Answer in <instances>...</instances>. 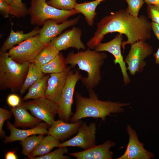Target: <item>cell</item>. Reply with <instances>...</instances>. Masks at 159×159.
Masks as SVG:
<instances>
[{
    "mask_svg": "<svg viewBox=\"0 0 159 159\" xmlns=\"http://www.w3.org/2000/svg\"><path fill=\"white\" fill-rule=\"evenodd\" d=\"M97 26L94 36L86 43L90 49H94L109 33L117 32L126 36L127 40L122 41L121 45L123 51L126 45L146 41L151 37V24L148 18L144 15L134 17L126 9L111 13L102 18Z\"/></svg>",
    "mask_w": 159,
    "mask_h": 159,
    "instance_id": "1",
    "label": "cell"
},
{
    "mask_svg": "<svg viewBox=\"0 0 159 159\" xmlns=\"http://www.w3.org/2000/svg\"><path fill=\"white\" fill-rule=\"evenodd\" d=\"M88 90V97L82 96L78 92L74 93L76 111L70 117V122L74 123L88 117L100 118L105 121L107 116L111 115L112 113H122L124 111L122 107L130 105L129 103L100 100L93 89Z\"/></svg>",
    "mask_w": 159,
    "mask_h": 159,
    "instance_id": "2",
    "label": "cell"
},
{
    "mask_svg": "<svg viewBox=\"0 0 159 159\" xmlns=\"http://www.w3.org/2000/svg\"><path fill=\"white\" fill-rule=\"evenodd\" d=\"M107 57L105 52L89 48L76 53L70 52L64 60L66 65L70 64L72 68L77 65L79 69L87 73V77H82L80 80L88 90L96 87L100 83L102 79L101 68Z\"/></svg>",
    "mask_w": 159,
    "mask_h": 159,
    "instance_id": "3",
    "label": "cell"
},
{
    "mask_svg": "<svg viewBox=\"0 0 159 159\" xmlns=\"http://www.w3.org/2000/svg\"><path fill=\"white\" fill-rule=\"evenodd\" d=\"M29 62L19 64L9 55L0 53V90L9 89L13 92L20 91L26 76Z\"/></svg>",
    "mask_w": 159,
    "mask_h": 159,
    "instance_id": "4",
    "label": "cell"
},
{
    "mask_svg": "<svg viewBox=\"0 0 159 159\" xmlns=\"http://www.w3.org/2000/svg\"><path fill=\"white\" fill-rule=\"evenodd\" d=\"M46 0H31L27 13L30 16L31 24L40 26L44 21L52 19L58 24L67 20L69 17L79 13L74 9L66 11L49 5Z\"/></svg>",
    "mask_w": 159,
    "mask_h": 159,
    "instance_id": "5",
    "label": "cell"
},
{
    "mask_svg": "<svg viewBox=\"0 0 159 159\" xmlns=\"http://www.w3.org/2000/svg\"><path fill=\"white\" fill-rule=\"evenodd\" d=\"M82 77L79 70H76L74 73L73 70H71L67 78L61 97L57 104V115L60 119L65 122H68L70 117L74 114L72 111V106L73 104L75 88L77 82Z\"/></svg>",
    "mask_w": 159,
    "mask_h": 159,
    "instance_id": "6",
    "label": "cell"
},
{
    "mask_svg": "<svg viewBox=\"0 0 159 159\" xmlns=\"http://www.w3.org/2000/svg\"><path fill=\"white\" fill-rule=\"evenodd\" d=\"M45 46L40 42L38 34L13 47L8 53L9 57L18 63L32 62Z\"/></svg>",
    "mask_w": 159,
    "mask_h": 159,
    "instance_id": "7",
    "label": "cell"
},
{
    "mask_svg": "<svg viewBox=\"0 0 159 159\" xmlns=\"http://www.w3.org/2000/svg\"><path fill=\"white\" fill-rule=\"evenodd\" d=\"M129 52L124 60L131 75L142 72L146 64L145 59L152 53V47L145 41H140L131 44Z\"/></svg>",
    "mask_w": 159,
    "mask_h": 159,
    "instance_id": "8",
    "label": "cell"
},
{
    "mask_svg": "<svg viewBox=\"0 0 159 159\" xmlns=\"http://www.w3.org/2000/svg\"><path fill=\"white\" fill-rule=\"evenodd\" d=\"M24 105L34 116L50 127L57 114V105L45 97L24 102Z\"/></svg>",
    "mask_w": 159,
    "mask_h": 159,
    "instance_id": "9",
    "label": "cell"
},
{
    "mask_svg": "<svg viewBox=\"0 0 159 159\" xmlns=\"http://www.w3.org/2000/svg\"><path fill=\"white\" fill-rule=\"evenodd\" d=\"M96 125L94 122L87 125L82 122L78 128L76 135L71 139L61 143L58 148L62 147H76L85 150L96 145Z\"/></svg>",
    "mask_w": 159,
    "mask_h": 159,
    "instance_id": "10",
    "label": "cell"
},
{
    "mask_svg": "<svg viewBox=\"0 0 159 159\" xmlns=\"http://www.w3.org/2000/svg\"><path fill=\"white\" fill-rule=\"evenodd\" d=\"M123 39L122 34L119 33L110 41L104 43H100L94 49L98 52H108L113 55L115 58L114 62L115 64H118L119 65L123 76V82L126 85L129 84L131 81L121 52Z\"/></svg>",
    "mask_w": 159,
    "mask_h": 159,
    "instance_id": "11",
    "label": "cell"
},
{
    "mask_svg": "<svg viewBox=\"0 0 159 159\" xmlns=\"http://www.w3.org/2000/svg\"><path fill=\"white\" fill-rule=\"evenodd\" d=\"M82 34L80 29L73 27L71 29L66 30L54 38L50 42L59 51L70 47L74 48L78 50H85V46L81 40Z\"/></svg>",
    "mask_w": 159,
    "mask_h": 159,
    "instance_id": "12",
    "label": "cell"
},
{
    "mask_svg": "<svg viewBox=\"0 0 159 159\" xmlns=\"http://www.w3.org/2000/svg\"><path fill=\"white\" fill-rule=\"evenodd\" d=\"M126 130L129 135V142L124 154L117 159H150L153 158L152 153L144 148V144L138 140L135 130L130 125L127 126Z\"/></svg>",
    "mask_w": 159,
    "mask_h": 159,
    "instance_id": "13",
    "label": "cell"
},
{
    "mask_svg": "<svg viewBox=\"0 0 159 159\" xmlns=\"http://www.w3.org/2000/svg\"><path fill=\"white\" fill-rule=\"evenodd\" d=\"M80 17V15L75 18L67 20L60 24L52 19L46 20L39 32L40 42L45 45L50 43L53 39L65 29L76 24L79 21Z\"/></svg>",
    "mask_w": 159,
    "mask_h": 159,
    "instance_id": "14",
    "label": "cell"
},
{
    "mask_svg": "<svg viewBox=\"0 0 159 159\" xmlns=\"http://www.w3.org/2000/svg\"><path fill=\"white\" fill-rule=\"evenodd\" d=\"M72 68L70 65L62 72L50 74L45 97L57 104L58 103L67 76Z\"/></svg>",
    "mask_w": 159,
    "mask_h": 159,
    "instance_id": "15",
    "label": "cell"
},
{
    "mask_svg": "<svg viewBox=\"0 0 159 159\" xmlns=\"http://www.w3.org/2000/svg\"><path fill=\"white\" fill-rule=\"evenodd\" d=\"M116 145L115 143L107 140L101 145L83 151L69 153V155L77 159H112L113 153L110 149Z\"/></svg>",
    "mask_w": 159,
    "mask_h": 159,
    "instance_id": "16",
    "label": "cell"
},
{
    "mask_svg": "<svg viewBox=\"0 0 159 159\" xmlns=\"http://www.w3.org/2000/svg\"><path fill=\"white\" fill-rule=\"evenodd\" d=\"M49 125L45 122H42L35 127L28 130L17 128L7 121V128L10 132L9 136H6L4 140L5 144L16 141H20L29 136L36 134H48Z\"/></svg>",
    "mask_w": 159,
    "mask_h": 159,
    "instance_id": "17",
    "label": "cell"
},
{
    "mask_svg": "<svg viewBox=\"0 0 159 159\" xmlns=\"http://www.w3.org/2000/svg\"><path fill=\"white\" fill-rule=\"evenodd\" d=\"M82 123L80 120L70 123L60 119L55 120L49 127L47 135L54 137L59 141L65 140L77 133Z\"/></svg>",
    "mask_w": 159,
    "mask_h": 159,
    "instance_id": "18",
    "label": "cell"
},
{
    "mask_svg": "<svg viewBox=\"0 0 159 159\" xmlns=\"http://www.w3.org/2000/svg\"><path fill=\"white\" fill-rule=\"evenodd\" d=\"M23 101L21 100L20 104L16 107L9 108L14 117L13 125L17 128H34L42 121L29 114L24 106Z\"/></svg>",
    "mask_w": 159,
    "mask_h": 159,
    "instance_id": "19",
    "label": "cell"
},
{
    "mask_svg": "<svg viewBox=\"0 0 159 159\" xmlns=\"http://www.w3.org/2000/svg\"><path fill=\"white\" fill-rule=\"evenodd\" d=\"M40 29L38 26L34 28L32 31L27 33H24L23 31L14 32L11 30L8 37L5 41L1 47L0 53L6 52L16 44H19L28 38L38 35Z\"/></svg>",
    "mask_w": 159,
    "mask_h": 159,
    "instance_id": "20",
    "label": "cell"
},
{
    "mask_svg": "<svg viewBox=\"0 0 159 159\" xmlns=\"http://www.w3.org/2000/svg\"><path fill=\"white\" fill-rule=\"evenodd\" d=\"M61 143L59 140L51 135H48L44 137L39 145L28 156L27 158L31 159L33 157L47 154L54 148H58Z\"/></svg>",
    "mask_w": 159,
    "mask_h": 159,
    "instance_id": "21",
    "label": "cell"
},
{
    "mask_svg": "<svg viewBox=\"0 0 159 159\" xmlns=\"http://www.w3.org/2000/svg\"><path fill=\"white\" fill-rule=\"evenodd\" d=\"M50 76V74L44 75L32 84L28 88V92L22 100L35 99L44 97L47 86V81Z\"/></svg>",
    "mask_w": 159,
    "mask_h": 159,
    "instance_id": "22",
    "label": "cell"
},
{
    "mask_svg": "<svg viewBox=\"0 0 159 159\" xmlns=\"http://www.w3.org/2000/svg\"><path fill=\"white\" fill-rule=\"evenodd\" d=\"M100 2L98 0L85 2L82 3H76L74 9L79 13H81L85 16V19L89 25L92 26L97 14L96 9Z\"/></svg>",
    "mask_w": 159,
    "mask_h": 159,
    "instance_id": "23",
    "label": "cell"
},
{
    "mask_svg": "<svg viewBox=\"0 0 159 159\" xmlns=\"http://www.w3.org/2000/svg\"><path fill=\"white\" fill-rule=\"evenodd\" d=\"M60 52L51 43L46 44L32 63L41 67L53 60Z\"/></svg>",
    "mask_w": 159,
    "mask_h": 159,
    "instance_id": "24",
    "label": "cell"
},
{
    "mask_svg": "<svg viewBox=\"0 0 159 159\" xmlns=\"http://www.w3.org/2000/svg\"><path fill=\"white\" fill-rule=\"evenodd\" d=\"M44 73L41 68L32 62L29 63L27 74L22 86L20 91L22 95L25 92L32 84L42 78Z\"/></svg>",
    "mask_w": 159,
    "mask_h": 159,
    "instance_id": "25",
    "label": "cell"
},
{
    "mask_svg": "<svg viewBox=\"0 0 159 159\" xmlns=\"http://www.w3.org/2000/svg\"><path fill=\"white\" fill-rule=\"evenodd\" d=\"M62 54L59 52L52 61L40 68L44 74L58 73L64 71L66 68Z\"/></svg>",
    "mask_w": 159,
    "mask_h": 159,
    "instance_id": "26",
    "label": "cell"
},
{
    "mask_svg": "<svg viewBox=\"0 0 159 159\" xmlns=\"http://www.w3.org/2000/svg\"><path fill=\"white\" fill-rule=\"evenodd\" d=\"M44 135H36L28 137L20 140V144L22 147V154L28 156L39 145L44 138Z\"/></svg>",
    "mask_w": 159,
    "mask_h": 159,
    "instance_id": "27",
    "label": "cell"
},
{
    "mask_svg": "<svg viewBox=\"0 0 159 159\" xmlns=\"http://www.w3.org/2000/svg\"><path fill=\"white\" fill-rule=\"evenodd\" d=\"M67 147H62L54 150L43 156H37L32 158L31 159H69L71 158L64 155L68 152Z\"/></svg>",
    "mask_w": 159,
    "mask_h": 159,
    "instance_id": "28",
    "label": "cell"
},
{
    "mask_svg": "<svg viewBox=\"0 0 159 159\" xmlns=\"http://www.w3.org/2000/svg\"><path fill=\"white\" fill-rule=\"evenodd\" d=\"M77 0H49L48 5L58 9L69 11L74 9Z\"/></svg>",
    "mask_w": 159,
    "mask_h": 159,
    "instance_id": "29",
    "label": "cell"
},
{
    "mask_svg": "<svg viewBox=\"0 0 159 159\" xmlns=\"http://www.w3.org/2000/svg\"><path fill=\"white\" fill-rule=\"evenodd\" d=\"M28 13L25 4L21 0H14L10 14L18 18L24 17Z\"/></svg>",
    "mask_w": 159,
    "mask_h": 159,
    "instance_id": "30",
    "label": "cell"
},
{
    "mask_svg": "<svg viewBox=\"0 0 159 159\" xmlns=\"http://www.w3.org/2000/svg\"><path fill=\"white\" fill-rule=\"evenodd\" d=\"M128 4L126 9L127 12L134 17H138L140 9L144 4V0H125Z\"/></svg>",
    "mask_w": 159,
    "mask_h": 159,
    "instance_id": "31",
    "label": "cell"
},
{
    "mask_svg": "<svg viewBox=\"0 0 159 159\" xmlns=\"http://www.w3.org/2000/svg\"><path fill=\"white\" fill-rule=\"evenodd\" d=\"M11 111L6 109L0 108V137L1 139L5 138L6 135L3 130V127L5 121L11 118L12 115Z\"/></svg>",
    "mask_w": 159,
    "mask_h": 159,
    "instance_id": "32",
    "label": "cell"
},
{
    "mask_svg": "<svg viewBox=\"0 0 159 159\" xmlns=\"http://www.w3.org/2000/svg\"><path fill=\"white\" fill-rule=\"evenodd\" d=\"M146 10L148 16L152 22L159 25V7L154 5H148Z\"/></svg>",
    "mask_w": 159,
    "mask_h": 159,
    "instance_id": "33",
    "label": "cell"
},
{
    "mask_svg": "<svg viewBox=\"0 0 159 159\" xmlns=\"http://www.w3.org/2000/svg\"><path fill=\"white\" fill-rule=\"evenodd\" d=\"M21 100L17 95L12 94L9 95L7 99L8 104L12 107L17 106L20 103Z\"/></svg>",
    "mask_w": 159,
    "mask_h": 159,
    "instance_id": "34",
    "label": "cell"
},
{
    "mask_svg": "<svg viewBox=\"0 0 159 159\" xmlns=\"http://www.w3.org/2000/svg\"><path fill=\"white\" fill-rule=\"evenodd\" d=\"M10 6L4 0H0V11L5 17H9L11 11Z\"/></svg>",
    "mask_w": 159,
    "mask_h": 159,
    "instance_id": "35",
    "label": "cell"
},
{
    "mask_svg": "<svg viewBox=\"0 0 159 159\" xmlns=\"http://www.w3.org/2000/svg\"><path fill=\"white\" fill-rule=\"evenodd\" d=\"M152 30L159 41V25L151 22Z\"/></svg>",
    "mask_w": 159,
    "mask_h": 159,
    "instance_id": "36",
    "label": "cell"
},
{
    "mask_svg": "<svg viewBox=\"0 0 159 159\" xmlns=\"http://www.w3.org/2000/svg\"><path fill=\"white\" fill-rule=\"evenodd\" d=\"M17 158L14 150L8 151L5 156V159H17Z\"/></svg>",
    "mask_w": 159,
    "mask_h": 159,
    "instance_id": "37",
    "label": "cell"
},
{
    "mask_svg": "<svg viewBox=\"0 0 159 159\" xmlns=\"http://www.w3.org/2000/svg\"><path fill=\"white\" fill-rule=\"evenodd\" d=\"M148 5H152L159 7V0H144Z\"/></svg>",
    "mask_w": 159,
    "mask_h": 159,
    "instance_id": "38",
    "label": "cell"
},
{
    "mask_svg": "<svg viewBox=\"0 0 159 159\" xmlns=\"http://www.w3.org/2000/svg\"><path fill=\"white\" fill-rule=\"evenodd\" d=\"M153 55L155 58L156 63L159 64V47L156 52Z\"/></svg>",
    "mask_w": 159,
    "mask_h": 159,
    "instance_id": "39",
    "label": "cell"
},
{
    "mask_svg": "<svg viewBox=\"0 0 159 159\" xmlns=\"http://www.w3.org/2000/svg\"><path fill=\"white\" fill-rule=\"evenodd\" d=\"M6 1L10 6L11 8L13 5L14 0H4Z\"/></svg>",
    "mask_w": 159,
    "mask_h": 159,
    "instance_id": "40",
    "label": "cell"
},
{
    "mask_svg": "<svg viewBox=\"0 0 159 159\" xmlns=\"http://www.w3.org/2000/svg\"><path fill=\"white\" fill-rule=\"evenodd\" d=\"M98 0L100 2H101V1H104L105 0Z\"/></svg>",
    "mask_w": 159,
    "mask_h": 159,
    "instance_id": "41",
    "label": "cell"
},
{
    "mask_svg": "<svg viewBox=\"0 0 159 159\" xmlns=\"http://www.w3.org/2000/svg\"></svg>",
    "mask_w": 159,
    "mask_h": 159,
    "instance_id": "42",
    "label": "cell"
}]
</instances>
